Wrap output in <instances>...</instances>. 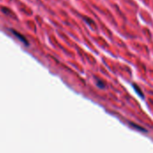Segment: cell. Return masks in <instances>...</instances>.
<instances>
[{"mask_svg": "<svg viewBox=\"0 0 153 153\" xmlns=\"http://www.w3.org/2000/svg\"><path fill=\"white\" fill-rule=\"evenodd\" d=\"M12 31H13V34H15V35H16L17 37H19V38H22V40L23 41V43H25L26 45H28V44H29V42H28V41H27L26 39H24V38H23V37H22V35H20V34H18V33L16 32V30H12Z\"/></svg>", "mask_w": 153, "mask_h": 153, "instance_id": "cell-4", "label": "cell"}, {"mask_svg": "<svg viewBox=\"0 0 153 153\" xmlns=\"http://www.w3.org/2000/svg\"><path fill=\"white\" fill-rule=\"evenodd\" d=\"M96 84H97V86L100 88V89H105L106 88V83H105V82L103 81V80H100V79H99V78H96Z\"/></svg>", "mask_w": 153, "mask_h": 153, "instance_id": "cell-2", "label": "cell"}, {"mask_svg": "<svg viewBox=\"0 0 153 153\" xmlns=\"http://www.w3.org/2000/svg\"><path fill=\"white\" fill-rule=\"evenodd\" d=\"M84 20H85V21H86V22H87L88 23L90 22V23H91L90 25H93V24H94V22H93L92 20H91L90 18H89V19H88V18H84Z\"/></svg>", "mask_w": 153, "mask_h": 153, "instance_id": "cell-5", "label": "cell"}, {"mask_svg": "<svg viewBox=\"0 0 153 153\" xmlns=\"http://www.w3.org/2000/svg\"><path fill=\"white\" fill-rule=\"evenodd\" d=\"M133 87H134V91H135V92L142 98V99H144V94H143V92L142 91V90H141V88L137 85V84H135V83H133Z\"/></svg>", "mask_w": 153, "mask_h": 153, "instance_id": "cell-1", "label": "cell"}, {"mask_svg": "<svg viewBox=\"0 0 153 153\" xmlns=\"http://www.w3.org/2000/svg\"><path fill=\"white\" fill-rule=\"evenodd\" d=\"M129 124H130V126H133L134 128H135V129H137V130H140V131H143V133H147V130H146L145 128H143V126H138V125H136V124H134V123H132V122H130Z\"/></svg>", "mask_w": 153, "mask_h": 153, "instance_id": "cell-3", "label": "cell"}]
</instances>
